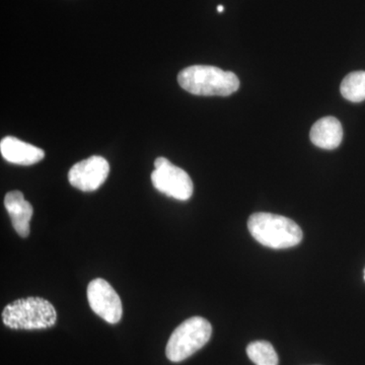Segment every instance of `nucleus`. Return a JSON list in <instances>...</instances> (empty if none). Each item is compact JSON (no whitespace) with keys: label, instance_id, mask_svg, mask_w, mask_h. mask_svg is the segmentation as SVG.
Here are the masks:
<instances>
[{"label":"nucleus","instance_id":"obj_3","mask_svg":"<svg viewBox=\"0 0 365 365\" xmlns=\"http://www.w3.org/2000/svg\"><path fill=\"white\" fill-rule=\"evenodd\" d=\"M57 313L47 299L28 297L7 304L2 312L4 325L14 330H41L55 325Z\"/></svg>","mask_w":365,"mask_h":365},{"label":"nucleus","instance_id":"obj_11","mask_svg":"<svg viewBox=\"0 0 365 365\" xmlns=\"http://www.w3.org/2000/svg\"><path fill=\"white\" fill-rule=\"evenodd\" d=\"M341 95L352 103L365 100V71H354L343 79L340 86Z\"/></svg>","mask_w":365,"mask_h":365},{"label":"nucleus","instance_id":"obj_12","mask_svg":"<svg viewBox=\"0 0 365 365\" xmlns=\"http://www.w3.org/2000/svg\"><path fill=\"white\" fill-rule=\"evenodd\" d=\"M249 359L256 365H278L277 353L267 341H255L247 347Z\"/></svg>","mask_w":365,"mask_h":365},{"label":"nucleus","instance_id":"obj_10","mask_svg":"<svg viewBox=\"0 0 365 365\" xmlns=\"http://www.w3.org/2000/svg\"><path fill=\"white\" fill-rule=\"evenodd\" d=\"M342 125L336 118H322L312 127V143L323 150H335L342 143Z\"/></svg>","mask_w":365,"mask_h":365},{"label":"nucleus","instance_id":"obj_5","mask_svg":"<svg viewBox=\"0 0 365 365\" xmlns=\"http://www.w3.org/2000/svg\"><path fill=\"white\" fill-rule=\"evenodd\" d=\"M155 170L151 174L155 188L165 195L180 201H187L193 195V182L184 170L172 165L165 158L155 162Z\"/></svg>","mask_w":365,"mask_h":365},{"label":"nucleus","instance_id":"obj_1","mask_svg":"<svg viewBox=\"0 0 365 365\" xmlns=\"http://www.w3.org/2000/svg\"><path fill=\"white\" fill-rule=\"evenodd\" d=\"M178 83L185 91L196 96H227L240 88V79L232 71L210 66H193L182 69Z\"/></svg>","mask_w":365,"mask_h":365},{"label":"nucleus","instance_id":"obj_8","mask_svg":"<svg viewBox=\"0 0 365 365\" xmlns=\"http://www.w3.org/2000/svg\"><path fill=\"white\" fill-rule=\"evenodd\" d=\"M0 151L7 162L21 165H35L45 157L44 150L13 136L4 137L2 139Z\"/></svg>","mask_w":365,"mask_h":365},{"label":"nucleus","instance_id":"obj_6","mask_svg":"<svg viewBox=\"0 0 365 365\" xmlns=\"http://www.w3.org/2000/svg\"><path fill=\"white\" fill-rule=\"evenodd\" d=\"M88 300L93 313L107 323H119L123 307L121 299L109 282L102 278L91 281L88 287Z\"/></svg>","mask_w":365,"mask_h":365},{"label":"nucleus","instance_id":"obj_9","mask_svg":"<svg viewBox=\"0 0 365 365\" xmlns=\"http://www.w3.org/2000/svg\"><path fill=\"white\" fill-rule=\"evenodd\" d=\"M4 206L16 232L21 237H28L30 235V222L34 213L31 203L26 200L21 192L11 191L4 198Z\"/></svg>","mask_w":365,"mask_h":365},{"label":"nucleus","instance_id":"obj_14","mask_svg":"<svg viewBox=\"0 0 365 365\" xmlns=\"http://www.w3.org/2000/svg\"><path fill=\"white\" fill-rule=\"evenodd\" d=\"M364 279H365V270H364Z\"/></svg>","mask_w":365,"mask_h":365},{"label":"nucleus","instance_id":"obj_2","mask_svg":"<svg viewBox=\"0 0 365 365\" xmlns=\"http://www.w3.org/2000/svg\"><path fill=\"white\" fill-rule=\"evenodd\" d=\"M248 227L254 239L268 248H292L302 240V230L294 220L272 213H255Z\"/></svg>","mask_w":365,"mask_h":365},{"label":"nucleus","instance_id":"obj_13","mask_svg":"<svg viewBox=\"0 0 365 365\" xmlns=\"http://www.w3.org/2000/svg\"><path fill=\"white\" fill-rule=\"evenodd\" d=\"M217 11H218V13H223V11H225V6H217Z\"/></svg>","mask_w":365,"mask_h":365},{"label":"nucleus","instance_id":"obj_7","mask_svg":"<svg viewBox=\"0 0 365 365\" xmlns=\"http://www.w3.org/2000/svg\"><path fill=\"white\" fill-rule=\"evenodd\" d=\"M110 165L106 158L93 155L71 168L68 181L74 188L93 192L100 188L109 176Z\"/></svg>","mask_w":365,"mask_h":365},{"label":"nucleus","instance_id":"obj_4","mask_svg":"<svg viewBox=\"0 0 365 365\" xmlns=\"http://www.w3.org/2000/svg\"><path fill=\"white\" fill-rule=\"evenodd\" d=\"M212 334L210 323L201 317L182 322L170 335L165 355L173 362H181L206 345Z\"/></svg>","mask_w":365,"mask_h":365}]
</instances>
